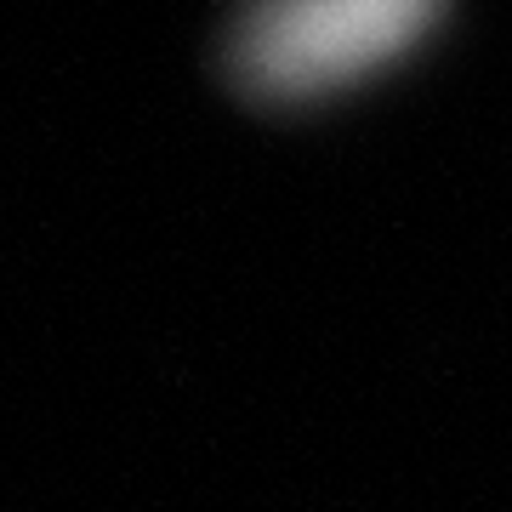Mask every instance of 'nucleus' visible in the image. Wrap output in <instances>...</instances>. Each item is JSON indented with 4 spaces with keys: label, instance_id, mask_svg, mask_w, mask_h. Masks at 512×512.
Returning <instances> with one entry per match:
<instances>
[{
    "label": "nucleus",
    "instance_id": "1",
    "mask_svg": "<svg viewBox=\"0 0 512 512\" xmlns=\"http://www.w3.org/2000/svg\"><path fill=\"white\" fill-rule=\"evenodd\" d=\"M450 0H245L228 23V80L256 103H325L404 63Z\"/></svg>",
    "mask_w": 512,
    "mask_h": 512
}]
</instances>
